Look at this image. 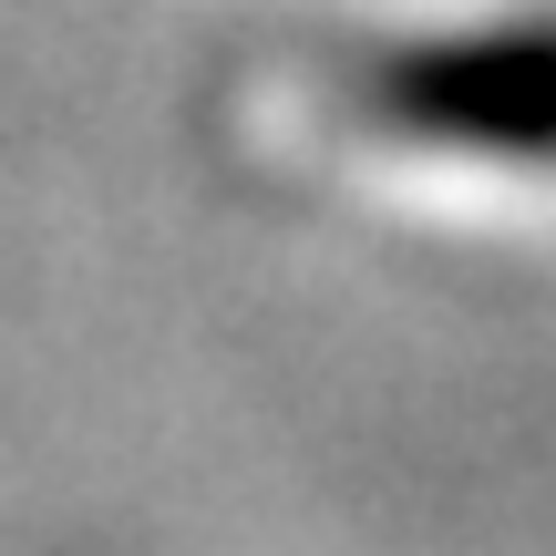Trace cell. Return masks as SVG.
I'll list each match as a JSON object with an SVG mask.
<instances>
[{
    "label": "cell",
    "instance_id": "1",
    "mask_svg": "<svg viewBox=\"0 0 556 556\" xmlns=\"http://www.w3.org/2000/svg\"><path fill=\"white\" fill-rule=\"evenodd\" d=\"M361 103L392 135L484 165H556V11L422 31L361 62Z\"/></svg>",
    "mask_w": 556,
    "mask_h": 556
}]
</instances>
